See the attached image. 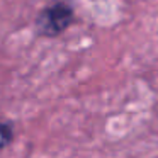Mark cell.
<instances>
[{
  "label": "cell",
  "instance_id": "2",
  "mask_svg": "<svg viewBox=\"0 0 158 158\" xmlns=\"http://www.w3.org/2000/svg\"><path fill=\"white\" fill-rule=\"evenodd\" d=\"M14 136H15V133H14L12 124L0 123V151L4 150V148H7L14 141Z\"/></svg>",
  "mask_w": 158,
  "mask_h": 158
},
{
  "label": "cell",
  "instance_id": "1",
  "mask_svg": "<svg viewBox=\"0 0 158 158\" xmlns=\"http://www.w3.org/2000/svg\"><path fill=\"white\" fill-rule=\"evenodd\" d=\"M75 10L68 2H53L38 14L34 21V29L39 36L58 38L73 24Z\"/></svg>",
  "mask_w": 158,
  "mask_h": 158
}]
</instances>
